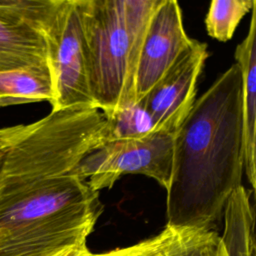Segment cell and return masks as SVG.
Here are the masks:
<instances>
[{
    "label": "cell",
    "instance_id": "cell-12",
    "mask_svg": "<svg viewBox=\"0 0 256 256\" xmlns=\"http://www.w3.org/2000/svg\"><path fill=\"white\" fill-rule=\"evenodd\" d=\"M163 243L162 256H218L221 236L216 230L171 226Z\"/></svg>",
    "mask_w": 256,
    "mask_h": 256
},
{
    "label": "cell",
    "instance_id": "cell-10",
    "mask_svg": "<svg viewBox=\"0 0 256 256\" xmlns=\"http://www.w3.org/2000/svg\"><path fill=\"white\" fill-rule=\"evenodd\" d=\"M250 195L241 185L227 199L218 256H256L255 211Z\"/></svg>",
    "mask_w": 256,
    "mask_h": 256
},
{
    "label": "cell",
    "instance_id": "cell-3",
    "mask_svg": "<svg viewBox=\"0 0 256 256\" xmlns=\"http://www.w3.org/2000/svg\"><path fill=\"white\" fill-rule=\"evenodd\" d=\"M89 88L95 107L111 116L136 104L135 77L150 19L161 0H76Z\"/></svg>",
    "mask_w": 256,
    "mask_h": 256
},
{
    "label": "cell",
    "instance_id": "cell-8",
    "mask_svg": "<svg viewBox=\"0 0 256 256\" xmlns=\"http://www.w3.org/2000/svg\"><path fill=\"white\" fill-rule=\"evenodd\" d=\"M191 39L185 32L178 2L161 0L150 19L139 54L135 77L136 103L145 97Z\"/></svg>",
    "mask_w": 256,
    "mask_h": 256
},
{
    "label": "cell",
    "instance_id": "cell-4",
    "mask_svg": "<svg viewBox=\"0 0 256 256\" xmlns=\"http://www.w3.org/2000/svg\"><path fill=\"white\" fill-rule=\"evenodd\" d=\"M52 84V110L96 108L92 99L81 18L76 0H54L42 23ZM98 109V108H97Z\"/></svg>",
    "mask_w": 256,
    "mask_h": 256
},
{
    "label": "cell",
    "instance_id": "cell-2",
    "mask_svg": "<svg viewBox=\"0 0 256 256\" xmlns=\"http://www.w3.org/2000/svg\"><path fill=\"white\" fill-rule=\"evenodd\" d=\"M241 75L232 64L195 100L174 135L167 224L215 230L242 182Z\"/></svg>",
    "mask_w": 256,
    "mask_h": 256
},
{
    "label": "cell",
    "instance_id": "cell-9",
    "mask_svg": "<svg viewBox=\"0 0 256 256\" xmlns=\"http://www.w3.org/2000/svg\"><path fill=\"white\" fill-rule=\"evenodd\" d=\"M256 4L252 8L248 33L237 45L235 60L242 82V141L244 169L249 183L255 189V145H256Z\"/></svg>",
    "mask_w": 256,
    "mask_h": 256
},
{
    "label": "cell",
    "instance_id": "cell-11",
    "mask_svg": "<svg viewBox=\"0 0 256 256\" xmlns=\"http://www.w3.org/2000/svg\"><path fill=\"white\" fill-rule=\"evenodd\" d=\"M52 99L53 84L47 64L0 74V108Z\"/></svg>",
    "mask_w": 256,
    "mask_h": 256
},
{
    "label": "cell",
    "instance_id": "cell-1",
    "mask_svg": "<svg viewBox=\"0 0 256 256\" xmlns=\"http://www.w3.org/2000/svg\"><path fill=\"white\" fill-rule=\"evenodd\" d=\"M85 155L63 124L43 117L0 128V256H58L86 241L99 192L68 173Z\"/></svg>",
    "mask_w": 256,
    "mask_h": 256
},
{
    "label": "cell",
    "instance_id": "cell-7",
    "mask_svg": "<svg viewBox=\"0 0 256 256\" xmlns=\"http://www.w3.org/2000/svg\"><path fill=\"white\" fill-rule=\"evenodd\" d=\"M54 0H0V74L47 64L42 23Z\"/></svg>",
    "mask_w": 256,
    "mask_h": 256
},
{
    "label": "cell",
    "instance_id": "cell-16",
    "mask_svg": "<svg viewBox=\"0 0 256 256\" xmlns=\"http://www.w3.org/2000/svg\"><path fill=\"white\" fill-rule=\"evenodd\" d=\"M91 252L89 251V249L86 247H81V248H75V249H71L69 251H66L58 256H90Z\"/></svg>",
    "mask_w": 256,
    "mask_h": 256
},
{
    "label": "cell",
    "instance_id": "cell-15",
    "mask_svg": "<svg viewBox=\"0 0 256 256\" xmlns=\"http://www.w3.org/2000/svg\"><path fill=\"white\" fill-rule=\"evenodd\" d=\"M167 234L168 228L165 226L157 235L142 240L136 244L103 253H91L90 256H162L161 250Z\"/></svg>",
    "mask_w": 256,
    "mask_h": 256
},
{
    "label": "cell",
    "instance_id": "cell-13",
    "mask_svg": "<svg viewBox=\"0 0 256 256\" xmlns=\"http://www.w3.org/2000/svg\"><path fill=\"white\" fill-rule=\"evenodd\" d=\"M255 4V0H213L205 18L207 34L221 42L228 41Z\"/></svg>",
    "mask_w": 256,
    "mask_h": 256
},
{
    "label": "cell",
    "instance_id": "cell-5",
    "mask_svg": "<svg viewBox=\"0 0 256 256\" xmlns=\"http://www.w3.org/2000/svg\"><path fill=\"white\" fill-rule=\"evenodd\" d=\"M176 133V132H175ZM175 133L154 130L137 138L106 141L85 155L68 173L94 191L111 188L125 174H142L167 189Z\"/></svg>",
    "mask_w": 256,
    "mask_h": 256
},
{
    "label": "cell",
    "instance_id": "cell-6",
    "mask_svg": "<svg viewBox=\"0 0 256 256\" xmlns=\"http://www.w3.org/2000/svg\"><path fill=\"white\" fill-rule=\"evenodd\" d=\"M207 57V44L191 39L140 101L152 118L155 130L175 133L182 124L195 102L196 83Z\"/></svg>",
    "mask_w": 256,
    "mask_h": 256
},
{
    "label": "cell",
    "instance_id": "cell-14",
    "mask_svg": "<svg viewBox=\"0 0 256 256\" xmlns=\"http://www.w3.org/2000/svg\"><path fill=\"white\" fill-rule=\"evenodd\" d=\"M105 117L104 142L142 137L155 130L152 118L140 102Z\"/></svg>",
    "mask_w": 256,
    "mask_h": 256
}]
</instances>
